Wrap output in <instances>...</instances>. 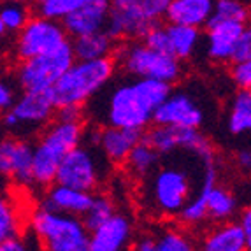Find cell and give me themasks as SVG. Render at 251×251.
<instances>
[{"instance_id":"1","label":"cell","mask_w":251,"mask_h":251,"mask_svg":"<svg viewBox=\"0 0 251 251\" xmlns=\"http://www.w3.org/2000/svg\"><path fill=\"white\" fill-rule=\"evenodd\" d=\"M171 90V84L155 79L130 77L118 81L104 95V100L97 102L100 107L97 120L104 126L144 132L153 123L156 107L165 100Z\"/></svg>"},{"instance_id":"31","label":"cell","mask_w":251,"mask_h":251,"mask_svg":"<svg viewBox=\"0 0 251 251\" xmlns=\"http://www.w3.org/2000/svg\"><path fill=\"white\" fill-rule=\"evenodd\" d=\"M32 16L25 4L16 2H5L0 5V21L4 23L7 32H20L28 18Z\"/></svg>"},{"instance_id":"3","label":"cell","mask_w":251,"mask_h":251,"mask_svg":"<svg viewBox=\"0 0 251 251\" xmlns=\"http://www.w3.org/2000/svg\"><path fill=\"white\" fill-rule=\"evenodd\" d=\"M114 72L116 62L113 56L99 60H74L71 67L50 88L54 105L84 107L86 102L99 95L113 81Z\"/></svg>"},{"instance_id":"35","label":"cell","mask_w":251,"mask_h":251,"mask_svg":"<svg viewBox=\"0 0 251 251\" xmlns=\"http://www.w3.org/2000/svg\"><path fill=\"white\" fill-rule=\"evenodd\" d=\"M53 120L67 122V123H83L84 122V109L77 107V105H63V107H56Z\"/></svg>"},{"instance_id":"5","label":"cell","mask_w":251,"mask_h":251,"mask_svg":"<svg viewBox=\"0 0 251 251\" xmlns=\"http://www.w3.org/2000/svg\"><path fill=\"white\" fill-rule=\"evenodd\" d=\"M116 67L130 77L155 79L167 84H176L183 79V62L171 53L151 50L143 41H122L113 53Z\"/></svg>"},{"instance_id":"22","label":"cell","mask_w":251,"mask_h":251,"mask_svg":"<svg viewBox=\"0 0 251 251\" xmlns=\"http://www.w3.org/2000/svg\"><path fill=\"white\" fill-rule=\"evenodd\" d=\"M241 211L239 207V199L228 186L216 183L213 188L207 192L205 197V214H207V223H225L235 220Z\"/></svg>"},{"instance_id":"7","label":"cell","mask_w":251,"mask_h":251,"mask_svg":"<svg viewBox=\"0 0 251 251\" xmlns=\"http://www.w3.org/2000/svg\"><path fill=\"white\" fill-rule=\"evenodd\" d=\"M28 230L41 251H90L88 230L77 216L39 207L30 214Z\"/></svg>"},{"instance_id":"8","label":"cell","mask_w":251,"mask_h":251,"mask_svg":"<svg viewBox=\"0 0 251 251\" xmlns=\"http://www.w3.org/2000/svg\"><path fill=\"white\" fill-rule=\"evenodd\" d=\"M56 105L50 90H28L16 97L13 105L2 113V125L16 137L41 132L53 120Z\"/></svg>"},{"instance_id":"32","label":"cell","mask_w":251,"mask_h":251,"mask_svg":"<svg viewBox=\"0 0 251 251\" xmlns=\"http://www.w3.org/2000/svg\"><path fill=\"white\" fill-rule=\"evenodd\" d=\"M141 41L146 44L148 48L156 51H162V53H169V39H167V32H165V26L162 23L155 25L153 28H150L146 32Z\"/></svg>"},{"instance_id":"2","label":"cell","mask_w":251,"mask_h":251,"mask_svg":"<svg viewBox=\"0 0 251 251\" xmlns=\"http://www.w3.org/2000/svg\"><path fill=\"white\" fill-rule=\"evenodd\" d=\"M193 169L181 163H158L151 174L144 177L143 207L148 214L158 220L177 218L184 204L197 190Z\"/></svg>"},{"instance_id":"17","label":"cell","mask_w":251,"mask_h":251,"mask_svg":"<svg viewBox=\"0 0 251 251\" xmlns=\"http://www.w3.org/2000/svg\"><path fill=\"white\" fill-rule=\"evenodd\" d=\"M109 16V0H86L83 5L72 11L62 20L69 39L93 34L105 28Z\"/></svg>"},{"instance_id":"27","label":"cell","mask_w":251,"mask_h":251,"mask_svg":"<svg viewBox=\"0 0 251 251\" xmlns=\"http://www.w3.org/2000/svg\"><path fill=\"white\" fill-rule=\"evenodd\" d=\"M23 216L11 195L0 192V243L23 235Z\"/></svg>"},{"instance_id":"12","label":"cell","mask_w":251,"mask_h":251,"mask_svg":"<svg viewBox=\"0 0 251 251\" xmlns=\"http://www.w3.org/2000/svg\"><path fill=\"white\" fill-rule=\"evenodd\" d=\"M205 118V107L193 93L186 90H171L165 100L156 107L153 123L176 128H202Z\"/></svg>"},{"instance_id":"29","label":"cell","mask_w":251,"mask_h":251,"mask_svg":"<svg viewBox=\"0 0 251 251\" xmlns=\"http://www.w3.org/2000/svg\"><path fill=\"white\" fill-rule=\"evenodd\" d=\"M216 21H237V23L248 25L250 7L241 0H214L209 23H216Z\"/></svg>"},{"instance_id":"14","label":"cell","mask_w":251,"mask_h":251,"mask_svg":"<svg viewBox=\"0 0 251 251\" xmlns=\"http://www.w3.org/2000/svg\"><path fill=\"white\" fill-rule=\"evenodd\" d=\"M135 234L134 218L116 211L107 222L88 232L90 251H132Z\"/></svg>"},{"instance_id":"15","label":"cell","mask_w":251,"mask_h":251,"mask_svg":"<svg viewBox=\"0 0 251 251\" xmlns=\"http://www.w3.org/2000/svg\"><path fill=\"white\" fill-rule=\"evenodd\" d=\"M132 251H197V239L183 225H160L137 232Z\"/></svg>"},{"instance_id":"42","label":"cell","mask_w":251,"mask_h":251,"mask_svg":"<svg viewBox=\"0 0 251 251\" xmlns=\"http://www.w3.org/2000/svg\"><path fill=\"white\" fill-rule=\"evenodd\" d=\"M37 2H42V0H35V4H37Z\"/></svg>"},{"instance_id":"28","label":"cell","mask_w":251,"mask_h":251,"mask_svg":"<svg viewBox=\"0 0 251 251\" xmlns=\"http://www.w3.org/2000/svg\"><path fill=\"white\" fill-rule=\"evenodd\" d=\"M116 213V202L107 193H93L86 213L81 216V222L86 226V230H93L99 225L105 223L109 218Z\"/></svg>"},{"instance_id":"24","label":"cell","mask_w":251,"mask_h":251,"mask_svg":"<svg viewBox=\"0 0 251 251\" xmlns=\"http://www.w3.org/2000/svg\"><path fill=\"white\" fill-rule=\"evenodd\" d=\"M116 44L118 42L109 37L104 30L79 35V37H74V41H71L74 60H99L113 56Z\"/></svg>"},{"instance_id":"19","label":"cell","mask_w":251,"mask_h":251,"mask_svg":"<svg viewBox=\"0 0 251 251\" xmlns=\"http://www.w3.org/2000/svg\"><path fill=\"white\" fill-rule=\"evenodd\" d=\"M92 197L93 193L90 192H83V190H75L71 188V186L53 183L46 188V193H44L39 207H44V209L54 211V213L60 214L81 218L88 209Z\"/></svg>"},{"instance_id":"18","label":"cell","mask_w":251,"mask_h":251,"mask_svg":"<svg viewBox=\"0 0 251 251\" xmlns=\"http://www.w3.org/2000/svg\"><path fill=\"white\" fill-rule=\"evenodd\" d=\"M248 25L237 21H216L205 25V53L214 63H230L237 39Z\"/></svg>"},{"instance_id":"4","label":"cell","mask_w":251,"mask_h":251,"mask_svg":"<svg viewBox=\"0 0 251 251\" xmlns=\"http://www.w3.org/2000/svg\"><path fill=\"white\" fill-rule=\"evenodd\" d=\"M84 123H67L51 120L39 132L32 156V176L34 186L48 188L54 183L60 162L69 151L83 143Z\"/></svg>"},{"instance_id":"10","label":"cell","mask_w":251,"mask_h":251,"mask_svg":"<svg viewBox=\"0 0 251 251\" xmlns=\"http://www.w3.org/2000/svg\"><path fill=\"white\" fill-rule=\"evenodd\" d=\"M74 62L71 41H67L58 50L34 58L21 60L16 65L14 77L23 92L28 90H50L60 75L67 71Z\"/></svg>"},{"instance_id":"23","label":"cell","mask_w":251,"mask_h":251,"mask_svg":"<svg viewBox=\"0 0 251 251\" xmlns=\"http://www.w3.org/2000/svg\"><path fill=\"white\" fill-rule=\"evenodd\" d=\"M165 32H167L169 39V53L172 56H176L177 60H181V62L190 60L193 54L197 53L199 48H201V28L169 23V25H165Z\"/></svg>"},{"instance_id":"40","label":"cell","mask_w":251,"mask_h":251,"mask_svg":"<svg viewBox=\"0 0 251 251\" xmlns=\"http://www.w3.org/2000/svg\"><path fill=\"white\" fill-rule=\"evenodd\" d=\"M7 34V30H5V26H4V23H2V21H0V39L4 37V35Z\"/></svg>"},{"instance_id":"26","label":"cell","mask_w":251,"mask_h":251,"mask_svg":"<svg viewBox=\"0 0 251 251\" xmlns=\"http://www.w3.org/2000/svg\"><path fill=\"white\" fill-rule=\"evenodd\" d=\"M162 162V156L156 153L153 148L148 143H144L143 139L132 148V151L128 153L126 160L123 162V165L126 167V171L132 174V176L139 177V179H144L148 174L155 171L156 165Z\"/></svg>"},{"instance_id":"16","label":"cell","mask_w":251,"mask_h":251,"mask_svg":"<svg viewBox=\"0 0 251 251\" xmlns=\"http://www.w3.org/2000/svg\"><path fill=\"white\" fill-rule=\"evenodd\" d=\"M251 241L235 220L213 223L197 239V251H250Z\"/></svg>"},{"instance_id":"34","label":"cell","mask_w":251,"mask_h":251,"mask_svg":"<svg viewBox=\"0 0 251 251\" xmlns=\"http://www.w3.org/2000/svg\"><path fill=\"white\" fill-rule=\"evenodd\" d=\"M232 62H251V30L250 26L244 28V32L241 34V37L237 39L232 51L230 63Z\"/></svg>"},{"instance_id":"21","label":"cell","mask_w":251,"mask_h":251,"mask_svg":"<svg viewBox=\"0 0 251 251\" xmlns=\"http://www.w3.org/2000/svg\"><path fill=\"white\" fill-rule=\"evenodd\" d=\"M214 0H171L163 20L176 25L205 28L213 14Z\"/></svg>"},{"instance_id":"13","label":"cell","mask_w":251,"mask_h":251,"mask_svg":"<svg viewBox=\"0 0 251 251\" xmlns=\"http://www.w3.org/2000/svg\"><path fill=\"white\" fill-rule=\"evenodd\" d=\"M34 144L28 139L11 135L0 141V172L18 186H34L32 176Z\"/></svg>"},{"instance_id":"41","label":"cell","mask_w":251,"mask_h":251,"mask_svg":"<svg viewBox=\"0 0 251 251\" xmlns=\"http://www.w3.org/2000/svg\"><path fill=\"white\" fill-rule=\"evenodd\" d=\"M5 2H16V4H28L30 0H5Z\"/></svg>"},{"instance_id":"33","label":"cell","mask_w":251,"mask_h":251,"mask_svg":"<svg viewBox=\"0 0 251 251\" xmlns=\"http://www.w3.org/2000/svg\"><path fill=\"white\" fill-rule=\"evenodd\" d=\"M230 77L235 83L237 90L251 88V62H232Z\"/></svg>"},{"instance_id":"36","label":"cell","mask_w":251,"mask_h":251,"mask_svg":"<svg viewBox=\"0 0 251 251\" xmlns=\"http://www.w3.org/2000/svg\"><path fill=\"white\" fill-rule=\"evenodd\" d=\"M14 99H16L14 88L7 83V81L0 79V114L5 113V111L13 105Z\"/></svg>"},{"instance_id":"30","label":"cell","mask_w":251,"mask_h":251,"mask_svg":"<svg viewBox=\"0 0 251 251\" xmlns=\"http://www.w3.org/2000/svg\"><path fill=\"white\" fill-rule=\"evenodd\" d=\"M86 0H42L35 4L39 16L50 18V20L62 21L65 16L75 11V9L83 5Z\"/></svg>"},{"instance_id":"20","label":"cell","mask_w":251,"mask_h":251,"mask_svg":"<svg viewBox=\"0 0 251 251\" xmlns=\"http://www.w3.org/2000/svg\"><path fill=\"white\" fill-rule=\"evenodd\" d=\"M143 139V132L128 128H116V126H102L99 134L97 148L104 158L111 163L123 165L132 148Z\"/></svg>"},{"instance_id":"25","label":"cell","mask_w":251,"mask_h":251,"mask_svg":"<svg viewBox=\"0 0 251 251\" xmlns=\"http://www.w3.org/2000/svg\"><path fill=\"white\" fill-rule=\"evenodd\" d=\"M226 130L228 134L246 135L251 130V92L250 90H237L232 97L228 113H226Z\"/></svg>"},{"instance_id":"37","label":"cell","mask_w":251,"mask_h":251,"mask_svg":"<svg viewBox=\"0 0 251 251\" xmlns=\"http://www.w3.org/2000/svg\"><path fill=\"white\" fill-rule=\"evenodd\" d=\"M0 251H32V246L23 235H20V237L2 241L0 243Z\"/></svg>"},{"instance_id":"38","label":"cell","mask_w":251,"mask_h":251,"mask_svg":"<svg viewBox=\"0 0 251 251\" xmlns=\"http://www.w3.org/2000/svg\"><path fill=\"white\" fill-rule=\"evenodd\" d=\"M235 165L241 172H250L251 169V151L250 148H241L235 153Z\"/></svg>"},{"instance_id":"39","label":"cell","mask_w":251,"mask_h":251,"mask_svg":"<svg viewBox=\"0 0 251 251\" xmlns=\"http://www.w3.org/2000/svg\"><path fill=\"white\" fill-rule=\"evenodd\" d=\"M235 222H237L239 226L243 228L244 235H246V237L251 241V211L248 209V207L241 209V211H239V214H237V218H235Z\"/></svg>"},{"instance_id":"9","label":"cell","mask_w":251,"mask_h":251,"mask_svg":"<svg viewBox=\"0 0 251 251\" xmlns=\"http://www.w3.org/2000/svg\"><path fill=\"white\" fill-rule=\"evenodd\" d=\"M102 156L104 155L99 148L81 143L63 156L54 176V183L95 193L102 183L104 163L107 162Z\"/></svg>"},{"instance_id":"11","label":"cell","mask_w":251,"mask_h":251,"mask_svg":"<svg viewBox=\"0 0 251 251\" xmlns=\"http://www.w3.org/2000/svg\"><path fill=\"white\" fill-rule=\"evenodd\" d=\"M14 41V56L18 62L34 58L39 54H46L58 50L67 41H71L63 28L62 21L50 20L44 16H30L23 28L16 32Z\"/></svg>"},{"instance_id":"43","label":"cell","mask_w":251,"mask_h":251,"mask_svg":"<svg viewBox=\"0 0 251 251\" xmlns=\"http://www.w3.org/2000/svg\"><path fill=\"white\" fill-rule=\"evenodd\" d=\"M0 176H2V172H0Z\"/></svg>"},{"instance_id":"6","label":"cell","mask_w":251,"mask_h":251,"mask_svg":"<svg viewBox=\"0 0 251 251\" xmlns=\"http://www.w3.org/2000/svg\"><path fill=\"white\" fill-rule=\"evenodd\" d=\"M171 0H109L104 32L113 41H141L150 28L162 23Z\"/></svg>"}]
</instances>
